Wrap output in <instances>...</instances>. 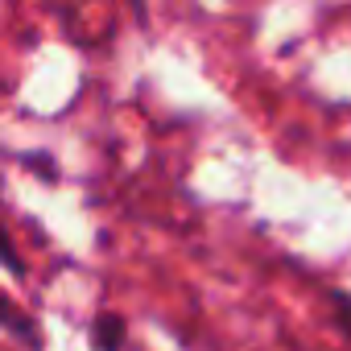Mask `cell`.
<instances>
[{
	"label": "cell",
	"instance_id": "cell-4",
	"mask_svg": "<svg viewBox=\"0 0 351 351\" xmlns=\"http://www.w3.org/2000/svg\"><path fill=\"white\" fill-rule=\"evenodd\" d=\"M330 318H335L339 335L351 343V293H330Z\"/></svg>",
	"mask_w": 351,
	"mask_h": 351
},
{
	"label": "cell",
	"instance_id": "cell-2",
	"mask_svg": "<svg viewBox=\"0 0 351 351\" xmlns=\"http://www.w3.org/2000/svg\"><path fill=\"white\" fill-rule=\"evenodd\" d=\"M87 339H91V351H124V343H128V322H124V314L99 310V314L91 318V326H87Z\"/></svg>",
	"mask_w": 351,
	"mask_h": 351
},
{
	"label": "cell",
	"instance_id": "cell-3",
	"mask_svg": "<svg viewBox=\"0 0 351 351\" xmlns=\"http://www.w3.org/2000/svg\"><path fill=\"white\" fill-rule=\"evenodd\" d=\"M0 269H9L13 277H25V261H21V252H17V244L9 240L5 223H0Z\"/></svg>",
	"mask_w": 351,
	"mask_h": 351
},
{
	"label": "cell",
	"instance_id": "cell-1",
	"mask_svg": "<svg viewBox=\"0 0 351 351\" xmlns=\"http://www.w3.org/2000/svg\"><path fill=\"white\" fill-rule=\"evenodd\" d=\"M0 330L13 335L17 343H25L29 351H42V330H38L34 314H29V310H21V306H17V298H9L5 289H0Z\"/></svg>",
	"mask_w": 351,
	"mask_h": 351
}]
</instances>
